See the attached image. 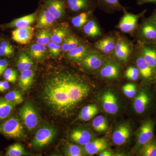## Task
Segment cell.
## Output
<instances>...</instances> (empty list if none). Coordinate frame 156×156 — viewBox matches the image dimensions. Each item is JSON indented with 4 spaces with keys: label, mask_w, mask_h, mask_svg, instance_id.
<instances>
[{
    "label": "cell",
    "mask_w": 156,
    "mask_h": 156,
    "mask_svg": "<svg viewBox=\"0 0 156 156\" xmlns=\"http://www.w3.org/2000/svg\"><path fill=\"white\" fill-rule=\"evenodd\" d=\"M89 86L80 78L61 72L53 75L45 82L43 100L55 115L66 116L89 95Z\"/></svg>",
    "instance_id": "6da1fadb"
},
{
    "label": "cell",
    "mask_w": 156,
    "mask_h": 156,
    "mask_svg": "<svg viewBox=\"0 0 156 156\" xmlns=\"http://www.w3.org/2000/svg\"><path fill=\"white\" fill-rule=\"evenodd\" d=\"M0 132L10 138H21L24 136V131L22 123L18 118H9L0 126Z\"/></svg>",
    "instance_id": "7a4b0ae2"
},
{
    "label": "cell",
    "mask_w": 156,
    "mask_h": 156,
    "mask_svg": "<svg viewBox=\"0 0 156 156\" xmlns=\"http://www.w3.org/2000/svg\"><path fill=\"white\" fill-rule=\"evenodd\" d=\"M19 115L29 131H32L35 129L38 124V117L31 104L27 102L20 108Z\"/></svg>",
    "instance_id": "3957f363"
},
{
    "label": "cell",
    "mask_w": 156,
    "mask_h": 156,
    "mask_svg": "<svg viewBox=\"0 0 156 156\" xmlns=\"http://www.w3.org/2000/svg\"><path fill=\"white\" fill-rule=\"evenodd\" d=\"M139 36L141 43L156 44V23L150 18L144 20L140 24Z\"/></svg>",
    "instance_id": "277c9868"
},
{
    "label": "cell",
    "mask_w": 156,
    "mask_h": 156,
    "mask_svg": "<svg viewBox=\"0 0 156 156\" xmlns=\"http://www.w3.org/2000/svg\"><path fill=\"white\" fill-rule=\"evenodd\" d=\"M56 134V131L53 128L45 127L41 128L37 131L32 144L35 147H43L53 140Z\"/></svg>",
    "instance_id": "5b68a950"
},
{
    "label": "cell",
    "mask_w": 156,
    "mask_h": 156,
    "mask_svg": "<svg viewBox=\"0 0 156 156\" xmlns=\"http://www.w3.org/2000/svg\"><path fill=\"white\" fill-rule=\"evenodd\" d=\"M144 10L138 14H130L126 12L122 17L118 25V28L123 32L129 33L133 31L137 26L138 20L146 12Z\"/></svg>",
    "instance_id": "8992f818"
},
{
    "label": "cell",
    "mask_w": 156,
    "mask_h": 156,
    "mask_svg": "<svg viewBox=\"0 0 156 156\" xmlns=\"http://www.w3.org/2000/svg\"><path fill=\"white\" fill-rule=\"evenodd\" d=\"M140 50L144 60L155 71L156 69V44L141 43Z\"/></svg>",
    "instance_id": "52a82bcc"
},
{
    "label": "cell",
    "mask_w": 156,
    "mask_h": 156,
    "mask_svg": "<svg viewBox=\"0 0 156 156\" xmlns=\"http://www.w3.org/2000/svg\"><path fill=\"white\" fill-rule=\"evenodd\" d=\"M34 29L30 26L17 28L12 32V38L19 44H25L30 42L33 37Z\"/></svg>",
    "instance_id": "ba28073f"
},
{
    "label": "cell",
    "mask_w": 156,
    "mask_h": 156,
    "mask_svg": "<svg viewBox=\"0 0 156 156\" xmlns=\"http://www.w3.org/2000/svg\"><path fill=\"white\" fill-rule=\"evenodd\" d=\"M154 126L151 122H147L140 127L137 136V142L140 146L150 142L154 136Z\"/></svg>",
    "instance_id": "9c48e42d"
},
{
    "label": "cell",
    "mask_w": 156,
    "mask_h": 156,
    "mask_svg": "<svg viewBox=\"0 0 156 156\" xmlns=\"http://www.w3.org/2000/svg\"><path fill=\"white\" fill-rule=\"evenodd\" d=\"M101 102L104 110L107 113L115 114L119 110L116 97L111 92H107L103 94Z\"/></svg>",
    "instance_id": "30bf717a"
},
{
    "label": "cell",
    "mask_w": 156,
    "mask_h": 156,
    "mask_svg": "<svg viewBox=\"0 0 156 156\" xmlns=\"http://www.w3.org/2000/svg\"><path fill=\"white\" fill-rule=\"evenodd\" d=\"M45 7L56 19L61 18L65 12V0H43Z\"/></svg>",
    "instance_id": "8fae6325"
},
{
    "label": "cell",
    "mask_w": 156,
    "mask_h": 156,
    "mask_svg": "<svg viewBox=\"0 0 156 156\" xmlns=\"http://www.w3.org/2000/svg\"><path fill=\"white\" fill-rule=\"evenodd\" d=\"M83 65L87 69H97L99 68L102 64V58L101 56L96 51L88 53L83 59Z\"/></svg>",
    "instance_id": "7c38bea8"
},
{
    "label": "cell",
    "mask_w": 156,
    "mask_h": 156,
    "mask_svg": "<svg viewBox=\"0 0 156 156\" xmlns=\"http://www.w3.org/2000/svg\"><path fill=\"white\" fill-rule=\"evenodd\" d=\"M114 50L116 57L120 61L126 62L130 56L131 48L128 42L120 40L116 43Z\"/></svg>",
    "instance_id": "4fadbf2b"
},
{
    "label": "cell",
    "mask_w": 156,
    "mask_h": 156,
    "mask_svg": "<svg viewBox=\"0 0 156 156\" xmlns=\"http://www.w3.org/2000/svg\"><path fill=\"white\" fill-rule=\"evenodd\" d=\"M130 136V129L126 125L119 126L112 134L113 142L116 145L121 146L126 143Z\"/></svg>",
    "instance_id": "5bb4252c"
},
{
    "label": "cell",
    "mask_w": 156,
    "mask_h": 156,
    "mask_svg": "<svg viewBox=\"0 0 156 156\" xmlns=\"http://www.w3.org/2000/svg\"><path fill=\"white\" fill-rule=\"evenodd\" d=\"M71 139L79 145L84 146L91 140L92 135L89 131L84 129H76L71 132Z\"/></svg>",
    "instance_id": "9a60e30c"
},
{
    "label": "cell",
    "mask_w": 156,
    "mask_h": 156,
    "mask_svg": "<svg viewBox=\"0 0 156 156\" xmlns=\"http://www.w3.org/2000/svg\"><path fill=\"white\" fill-rule=\"evenodd\" d=\"M34 75L32 69L24 70L21 72L18 84L22 91H27L30 89L33 83Z\"/></svg>",
    "instance_id": "2e32d148"
},
{
    "label": "cell",
    "mask_w": 156,
    "mask_h": 156,
    "mask_svg": "<svg viewBox=\"0 0 156 156\" xmlns=\"http://www.w3.org/2000/svg\"><path fill=\"white\" fill-rule=\"evenodd\" d=\"M136 65L141 76L147 80L152 77L154 71L144 60L141 53L136 58Z\"/></svg>",
    "instance_id": "e0dca14e"
},
{
    "label": "cell",
    "mask_w": 156,
    "mask_h": 156,
    "mask_svg": "<svg viewBox=\"0 0 156 156\" xmlns=\"http://www.w3.org/2000/svg\"><path fill=\"white\" fill-rule=\"evenodd\" d=\"M56 19L53 14L45 8L40 13L37 22V27L44 28L48 27L53 24Z\"/></svg>",
    "instance_id": "ac0fdd59"
},
{
    "label": "cell",
    "mask_w": 156,
    "mask_h": 156,
    "mask_svg": "<svg viewBox=\"0 0 156 156\" xmlns=\"http://www.w3.org/2000/svg\"><path fill=\"white\" fill-rule=\"evenodd\" d=\"M149 101V98L146 92L141 91L136 96L134 101V110L138 114H142L147 106Z\"/></svg>",
    "instance_id": "d6986e66"
},
{
    "label": "cell",
    "mask_w": 156,
    "mask_h": 156,
    "mask_svg": "<svg viewBox=\"0 0 156 156\" xmlns=\"http://www.w3.org/2000/svg\"><path fill=\"white\" fill-rule=\"evenodd\" d=\"M88 53L89 49L87 46L80 45L74 49L68 51L67 56L73 61L78 62L83 59Z\"/></svg>",
    "instance_id": "ffe728a7"
},
{
    "label": "cell",
    "mask_w": 156,
    "mask_h": 156,
    "mask_svg": "<svg viewBox=\"0 0 156 156\" xmlns=\"http://www.w3.org/2000/svg\"><path fill=\"white\" fill-rule=\"evenodd\" d=\"M35 13H33L27 15L18 19L14 20L10 23H8L7 26L9 27H26L29 26L30 24L33 23L35 20Z\"/></svg>",
    "instance_id": "44dd1931"
},
{
    "label": "cell",
    "mask_w": 156,
    "mask_h": 156,
    "mask_svg": "<svg viewBox=\"0 0 156 156\" xmlns=\"http://www.w3.org/2000/svg\"><path fill=\"white\" fill-rule=\"evenodd\" d=\"M119 69L116 65L112 62H108L102 67L100 70V74L104 78L115 79L118 78Z\"/></svg>",
    "instance_id": "7402d4cb"
},
{
    "label": "cell",
    "mask_w": 156,
    "mask_h": 156,
    "mask_svg": "<svg viewBox=\"0 0 156 156\" xmlns=\"http://www.w3.org/2000/svg\"><path fill=\"white\" fill-rule=\"evenodd\" d=\"M116 43L113 38L107 37L98 41L95 44V47L103 53H108L114 50Z\"/></svg>",
    "instance_id": "603a6c76"
},
{
    "label": "cell",
    "mask_w": 156,
    "mask_h": 156,
    "mask_svg": "<svg viewBox=\"0 0 156 156\" xmlns=\"http://www.w3.org/2000/svg\"><path fill=\"white\" fill-rule=\"evenodd\" d=\"M71 11L76 12L87 9L93 5V0H65Z\"/></svg>",
    "instance_id": "cb8c5ba5"
},
{
    "label": "cell",
    "mask_w": 156,
    "mask_h": 156,
    "mask_svg": "<svg viewBox=\"0 0 156 156\" xmlns=\"http://www.w3.org/2000/svg\"><path fill=\"white\" fill-rule=\"evenodd\" d=\"M98 112V108L96 105H89L82 108L78 115V119L81 121L87 122L92 119Z\"/></svg>",
    "instance_id": "d4e9b609"
},
{
    "label": "cell",
    "mask_w": 156,
    "mask_h": 156,
    "mask_svg": "<svg viewBox=\"0 0 156 156\" xmlns=\"http://www.w3.org/2000/svg\"><path fill=\"white\" fill-rule=\"evenodd\" d=\"M83 30L85 33L89 37H95L101 35L99 27L94 20H91L84 25Z\"/></svg>",
    "instance_id": "484cf974"
},
{
    "label": "cell",
    "mask_w": 156,
    "mask_h": 156,
    "mask_svg": "<svg viewBox=\"0 0 156 156\" xmlns=\"http://www.w3.org/2000/svg\"><path fill=\"white\" fill-rule=\"evenodd\" d=\"M47 48L43 44H34L31 46L29 49V53L31 56L37 59H41L45 56Z\"/></svg>",
    "instance_id": "4316f807"
},
{
    "label": "cell",
    "mask_w": 156,
    "mask_h": 156,
    "mask_svg": "<svg viewBox=\"0 0 156 156\" xmlns=\"http://www.w3.org/2000/svg\"><path fill=\"white\" fill-rule=\"evenodd\" d=\"M14 106V105L7 101L5 98H0V120L9 116Z\"/></svg>",
    "instance_id": "83f0119b"
},
{
    "label": "cell",
    "mask_w": 156,
    "mask_h": 156,
    "mask_svg": "<svg viewBox=\"0 0 156 156\" xmlns=\"http://www.w3.org/2000/svg\"><path fill=\"white\" fill-rule=\"evenodd\" d=\"M92 126L94 130L98 132H104L108 128L107 120L102 115L95 117L92 121Z\"/></svg>",
    "instance_id": "f1b7e54d"
},
{
    "label": "cell",
    "mask_w": 156,
    "mask_h": 156,
    "mask_svg": "<svg viewBox=\"0 0 156 156\" xmlns=\"http://www.w3.org/2000/svg\"><path fill=\"white\" fill-rule=\"evenodd\" d=\"M28 154L25 151L24 148L19 143H14L10 145L7 149L6 156H21L27 155Z\"/></svg>",
    "instance_id": "f546056e"
},
{
    "label": "cell",
    "mask_w": 156,
    "mask_h": 156,
    "mask_svg": "<svg viewBox=\"0 0 156 156\" xmlns=\"http://www.w3.org/2000/svg\"><path fill=\"white\" fill-rule=\"evenodd\" d=\"M65 154L68 156H81L85 154L83 149L76 144H68L65 148Z\"/></svg>",
    "instance_id": "4dcf8cb0"
},
{
    "label": "cell",
    "mask_w": 156,
    "mask_h": 156,
    "mask_svg": "<svg viewBox=\"0 0 156 156\" xmlns=\"http://www.w3.org/2000/svg\"><path fill=\"white\" fill-rule=\"evenodd\" d=\"M4 98L15 105L22 103L23 99L21 93L17 90L10 91L5 95Z\"/></svg>",
    "instance_id": "1f68e13d"
},
{
    "label": "cell",
    "mask_w": 156,
    "mask_h": 156,
    "mask_svg": "<svg viewBox=\"0 0 156 156\" xmlns=\"http://www.w3.org/2000/svg\"><path fill=\"white\" fill-rule=\"evenodd\" d=\"M67 34V31L65 28L58 27L53 30L51 35V40L52 41L59 44L63 41Z\"/></svg>",
    "instance_id": "d6a6232c"
},
{
    "label": "cell",
    "mask_w": 156,
    "mask_h": 156,
    "mask_svg": "<svg viewBox=\"0 0 156 156\" xmlns=\"http://www.w3.org/2000/svg\"><path fill=\"white\" fill-rule=\"evenodd\" d=\"M80 45V41L76 37L70 36L65 40L62 47V49L65 52L74 49Z\"/></svg>",
    "instance_id": "836d02e7"
},
{
    "label": "cell",
    "mask_w": 156,
    "mask_h": 156,
    "mask_svg": "<svg viewBox=\"0 0 156 156\" xmlns=\"http://www.w3.org/2000/svg\"><path fill=\"white\" fill-rule=\"evenodd\" d=\"M51 32L49 30H43L37 34L36 35L37 43L38 44L47 45L50 42L51 40Z\"/></svg>",
    "instance_id": "e575fe53"
},
{
    "label": "cell",
    "mask_w": 156,
    "mask_h": 156,
    "mask_svg": "<svg viewBox=\"0 0 156 156\" xmlns=\"http://www.w3.org/2000/svg\"><path fill=\"white\" fill-rule=\"evenodd\" d=\"M107 141L106 139L103 138H97L90 140L89 142L86 145L84 146L83 150L86 154V152L88 151L92 150L95 148L98 147L101 145L104 144H108Z\"/></svg>",
    "instance_id": "d590c367"
},
{
    "label": "cell",
    "mask_w": 156,
    "mask_h": 156,
    "mask_svg": "<svg viewBox=\"0 0 156 156\" xmlns=\"http://www.w3.org/2000/svg\"><path fill=\"white\" fill-rule=\"evenodd\" d=\"M140 153L144 156H156V144L148 142L143 146Z\"/></svg>",
    "instance_id": "8d00e7d4"
},
{
    "label": "cell",
    "mask_w": 156,
    "mask_h": 156,
    "mask_svg": "<svg viewBox=\"0 0 156 156\" xmlns=\"http://www.w3.org/2000/svg\"><path fill=\"white\" fill-rule=\"evenodd\" d=\"M88 13H83L74 17L72 20L73 25L76 27H81L85 25L88 21Z\"/></svg>",
    "instance_id": "74e56055"
},
{
    "label": "cell",
    "mask_w": 156,
    "mask_h": 156,
    "mask_svg": "<svg viewBox=\"0 0 156 156\" xmlns=\"http://www.w3.org/2000/svg\"><path fill=\"white\" fill-rule=\"evenodd\" d=\"M100 5L108 9H119L122 8L119 0H97Z\"/></svg>",
    "instance_id": "f35d334b"
},
{
    "label": "cell",
    "mask_w": 156,
    "mask_h": 156,
    "mask_svg": "<svg viewBox=\"0 0 156 156\" xmlns=\"http://www.w3.org/2000/svg\"><path fill=\"white\" fill-rule=\"evenodd\" d=\"M14 53L13 47L8 42H2L0 45V56H10Z\"/></svg>",
    "instance_id": "ab89813d"
},
{
    "label": "cell",
    "mask_w": 156,
    "mask_h": 156,
    "mask_svg": "<svg viewBox=\"0 0 156 156\" xmlns=\"http://www.w3.org/2000/svg\"><path fill=\"white\" fill-rule=\"evenodd\" d=\"M123 93L129 98H134L136 94V87L134 84L128 83L122 87Z\"/></svg>",
    "instance_id": "60d3db41"
},
{
    "label": "cell",
    "mask_w": 156,
    "mask_h": 156,
    "mask_svg": "<svg viewBox=\"0 0 156 156\" xmlns=\"http://www.w3.org/2000/svg\"><path fill=\"white\" fill-rule=\"evenodd\" d=\"M17 73L16 70L7 68L4 72V76L6 80L11 83H15L17 80Z\"/></svg>",
    "instance_id": "b9f144b4"
},
{
    "label": "cell",
    "mask_w": 156,
    "mask_h": 156,
    "mask_svg": "<svg viewBox=\"0 0 156 156\" xmlns=\"http://www.w3.org/2000/svg\"><path fill=\"white\" fill-rule=\"evenodd\" d=\"M140 75L139 70L137 67L130 66L126 70V76L128 80H136Z\"/></svg>",
    "instance_id": "7bdbcfd3"
},
{
    "label": "cell",
    "mask_w": 156,
    "mask_h": 156,
    "mask_svg": "<svg viewBox=\"0 0 156 156\" xmlns=\"http://www.w3.org/2000/svg\"><path fill=\"white\" fill-rule=\"evenodd\" d=\"M48 46L50 54L53 57H57L60 54L61 46L59 44L51 41L48 44Z\"/></svg>",
    "instance_id": "ee69618b"
},
{
    "label": "cell",
    "mask_w": 156,
    "mask_h": 156,
    "mask_svg": "<svg viewBox=\"0 0 156 156\" xmlns=\"http://www.w3.org/2000/svg\"><path fill=\"white\" fill-rule=\"evenodd\" d=\"M33 62L25 53H23V70L30 69L33 65Z\"/></svg>",
    "instance_id": "f6af8a7d"
},
{
    "label": "cell",
    "mask_w": 156,
    "mask_h": 156,
    "mask_svg": "<svg viewBox=\"0 0 156 156\" xmlns=\"http://www.w3.org/2000/svg\"><path fill=\"white\" fill-rule=\"evenodd\" d=\"M108 148V144L101 145L100 146L98 147L95 148L94 149L88 151L86 152V154L90 155L95 154L98 153L100 152L101 151H102Z\"/></svg>",
    "instance_id": "bcb514c9"
},
{
    "label": "cell",
    "mask_w": 156,
    "mask_h": 156,
    "mask_svg": "<svg viewBox=\"0 0 156 156\" xmlns=\"http://www.w3.org/2000/svg\"><path fill=\"white\" fill-rule=\"evenodd\" d=\"M8 65L9 63L6 59H0V76L5 72L8 67Z\"/></svg>",
    "instance_id": "7dc6e473"
},
{
    "label": "cell",
    "mask_w": 156,
    "mask_h": 156,
    "mask_svg": "<svg viewBox=\"0 0 156 156\" xmlns=\"http://www.w3.org/2000/svg\"><path fill=\"white\" fill-rule=\"evenodd\" d=\"M17 67L20 71L23 70V53H20L17 62Z\"/></svg>",
    "instance_id": "c3c4849f"
},
{
    "label": "cell",
    "mask_w": 156,
    "mask_h": 156,
    "mask_svg": "<svg viewBox=\"0 0 156 156\" xmlns=\"http://www.w3.org/2000/svg\"><path fill=\"white\" fill-rule=\"evenodd\" d=\"M9 87H10V86H9V82L8 81H3L2 86L0 89V92H5L9 89Z\"/></svg>",
    "instance_id": "681fc988"
},
{
    "label": "cell",
    "mask_w": 156,
    "mask_h": 156,
    "mask_svg": "<svg viewBox=\"0 0 156 156\" xmlns=\"http://www.w3.org/2000/svg\"><path fill=\"white\" fill-rule=\"evenodd\" d=\"M138 5H142L147 3H154L156 4V0H137Z\"/></svg>",
    "instance_id": "f907efd6"
},
{
    "label": "cell",
    "mask_w": 156,
    "mask_h": 156,
    "mask_svg": "<svg viewBox=\"0 0 156 156\" xmlns=\"http://www.w3.org/2000/svg\"><path fill=\"white\" fill-rule=\"evenodd\" d=\"M99 156H113L112 153L111 152L107 151H105L102 152V153L99 154Z\"/></svg>",
    "instance_id": "816d5d0a"
},
{
    "label": "cell",
    "mask_w": 156,
    "mask_h": 156,
    "mask_svg": "<svg viewBox=\"0 0 156 156\" xmlns=\"http://www.w3.org/2000/svg\"><path fill=\"white\" fill-rule=\"evenodd\" d=\"M150 19L156 23V9L154 11L153 14L151 17L150 18Z\"/></svg>",
    "instance_id": "f5cc1de1"
},
{
    "label": "cell",
    "mask_w": 156,
    "mask_h": 156,
    "mask_svg": "<svg viewBox=\"0 0 156 156\" xmlns=\"http://www.w3.org/2000/svg\"><path fill=\"white\" fill-rule=\"evenodd\" d=\"M3 83V81H0V89L2 88V86Z\"/></svg>",
    "instance_id": "db71d44e"
}]
</instances>
